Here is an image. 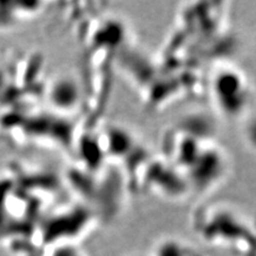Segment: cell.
Segmentation results:
<instances>
[{
	"instance_id": "1",
	"label": "cell",
	"mask_w": 256,
	"mask_h": 256,
	"mask_svg": "<svg viewBox=\"0 0 256 256\" xmlns=\"http://www.w3.org/2000/svg\"><path fill=\"white\" fill-rule=\"evenodd\" d=\"M156 256H186V253L180 244L169 242L162 244L156 251Z\"/></svg>"
}]
</instances>
